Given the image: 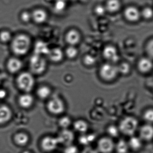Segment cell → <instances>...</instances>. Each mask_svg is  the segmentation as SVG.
<instances>
[{
	"instance_id": "1",
	"label": "cell",
	"mask_w": 153,
	"mask_h": 153,
	"mask_svg": "<svg viewBox=\"0 0 153 153\" xmlns=\"http://www.w3.org/2000/svg\"><path fill=\"white\" fill-rule=\"evenodd\" d=\"M30 45L31 42L29 37L22 34L17 36L13 40L12 49L15 54L23 55L28 52Z\"/></svg>"
},
{
	"instance_id": "2",
	"label": "cell",
	"mask_w": 153,
	"mask_h": 153,
	"mask_svg": "<svg viewBox=\"0 0 153 153\" xmlns=\"http://www.w3.org/2000/svg\"><path fill=\"white\" fill-rule=\"evenodd\" d=\"M120 132L128 136L134 135L138 131L139 123L136 118L132 117H128L123 119L119 126Z\"/></svg>"
},
{
	"instance_id": "3",
	"label": "cell",
	"mask_w": 153,
	"mask_h": 153,
	"mask_svg": "<svg viewBox=\"0 0 153 153\" xmlns=\"http://www.w3.org/2000/svg\"><path fill=\"white\" fill-rule=\"evenodd\" d=\"M17 85L19 88L26 93L32 91L35 85V79L31 74L24 72L21 74L17 78Z\"/></svg>"
},
{
	"instance_id": "4",
	"label": "cell",
	"mask_w": 153,
	"mask_h": 153,
	"mask_svg": "<svg viewBox=\"0 0 153 153\" xmlns=\"http://www.w3.org/2000/svg\"><path fill=\"white\" fill-rule=\"evenodd\" d=\"M46 66V62L42 56L35 54L30 58V66L31 71L35 74H40L44 73Z\"/></svg>"
},
{
	"instance_id": "5",
	"label": "cell",
	"mask_w": 153,
	"mask_h": 153,
	"mask_svg": "<svg viewBox=\"0 0 153 153\" xmlns=\"http://www.w3.org/2000/svg\"><path fill=\"white\" fill-rule=\"evenodd\" d=\"M118 73V67L111 64H104L102 65L100 70V76L103 80L107 81L115 79Z\"/></svg>"
},
{
	"instance_id": "6",
	"label": "cell",
	"mask_w": 153,
	"mask_h": 153,
	"mask_svg": "<svg viewBox=\"0 0 153 153\" xmlns=\"http://www.w3.org/2000/svg\"><path fill=\"white\" fill-rule=\"evenodd\" d=\"M49 112L53 115H58L64 111L65 107L63 102L60 98L54 97L49 100L47 104Z\"/></svg>"
},
{
	"instance_id": "7",
	"label": "cell",
	"mask_w": 153,
	"mask_h": 153,
	"mask_svg": "<svg viewBox=\"0 0 153 153\" xmlns=\"http://www.w3.org/2000/svg\"><path fill=\"white\" fill-rule=\"evenodd\" d=\"M97 148L99 152L111 153L115 149V144L111 137H102L98 141Z\"/></svg>"
},
{
	"instance_id": "8",
	"label": "cell",
	"mask_w": 153,
	"mask_h": 153,
	"mask_svg": "<svg viewBox=\"0 0 153 153\" xmlns=\"http://www.w3.org/2000/svg\"><path fill=\"white\" fill-rule=\"evenodd\" d=\"M124 15L126 19L130 22H137L142 18L141 10L134 6L127 7L124 10Z\"/></svg>"
},
{
	"instance_id": "9",
	"label": "cell",
	"mask_w": 153,
	"mask_h": 153,
	"mask_svg": "<svg viewBox=\"0 0 153 153\" xmlns=\"http://www.w3.org/2000/svg\"><path fill=\"white\" fill-rule=\"evenodd\" d=\"M59 144V141L57 137L52 136L45 137L42 139L41 143L42 149L46 152L54 151Z\"/></svg>"
},
{
	"instance_id": "10",
	"label": "cell",
	"mask_w": 153,
	"mask_h": 153,
	"mask_svg": "<svg viewBox=\"0 0 153 153\" xmlns=\"http://www.w3.org/2000/svg\"><path fill=\"white\" fill-rule=\"evenodd\" d=\"M59 144L67 146L72 144L74 141V135L71 130L67 129H63L57 137Z\"/></svg>"
},
{
	"instance_id": "11",
	"label": "cell",
	"mask_w": 153,
	"mask_h": 153,
	"mask_svg": "<svg viewBox=\"0 0 153 153\" xmlns=\"http://www.w3.org/2000/svg\"><path fill=\"white\" fill-rule=\"evenodd\" d=\"M139 136L143 141L149 142L153 139V126L146 123L139 127Z\"/></svg>"
},
{
	"instance_id": "12",
	"label": "cell",
	"mask_w": 153,
	"mask_h": 153,
	"mask_svg": "<svg viewBox=\"0 0 153 153\" xmlns=\"http://www.w3.org/2000/svg\"><path fill=\"white\" fill-rule=\"evenodd\" d=\"M138 69L141 73L147 74L151 72L153 68V59L149 57H143L138 62Z\"/></svg>"
},
{
	"instance_id": "13",
	"label": "cell",
	"mask_w": 153,
	"mask_h": 153,
	"mask_svg": "<svg viewBox=\"0 0 153 153\" xmlns=\"http://www.w3.org/2000/svg\"><path fill=\"white\" fill-rule=\"evenodd\" d=\"M103 55L105 59L112 62H116L119 59L117 49L111 46H108L104 48Z\"/></svg>"
},
{
	"instance_id": "14",
	"label": "cell",
	"mask_w": 153,
	"mask_h": 153,
	"mask_svg": "<svg viewBox=\"0 0 153 153\" xmlns=\"http://www.w3.org/2000/svg\"><path fill=\"white\" fill-rule=\"evenodd\" d=\"M80 39V33L75 29L69 30L65 36L66 42L71 46L75 45L78 44Z\"/></svg>"
},
{
	"instance_id": "15",
	"label": "cell",
	"mask_w": 153,
	"mask_h": 153,
	"mask_svg": "<svg viewBox=\"0 0 153 153\" xmlns=\"http://www.w3.org/2000/svg\"><path fill=\"white\" fill-rule=\"evenodd\" d=\"M7 69L11 73H16L19 71L22 67L21 61L16 58H10L7 63Z\"/></svg>"
},
{
	"instance_id": "16",
	"label": "cell",
	"mask_w": 153,
	"mask_h": 153,
	"mask_svg": "<svg viewBox=\"0 0 153 153\" xmlns=\"http://www.w3.org/2000/svg\"><path fill=\"white\" fill-rule=\"evenodd\" d=\"M31 14L32 19L36 23L38 24L44 23L46 21L48 18L47 13L43 9H36Z\"/></svg>"
},
{
	"instance_id": "17",
	"label": "cell",
	"mask_w": 153,
	"mask_h": 153,
	"mask_svg": "<svg viewBox=\"0 0 153 153\" xmlns=\"http://www.w3.org/2000/svg\"><path fill=\"white\" fill-rule=\"evenodd\" d=\"M128 142L130 149L136 152L140 151L142 149L143 141L140 137L133 135L130 137Z\"/></svg>"
},
{
	"instance_id": "18",
	"label": "cell",
	"mask_w": 153,
	"mask_h": 153,
	"mask_svg": "<svg viewBox=\"0 0 153 153\" xmlns=\"http://www.w3.org/2000/svg\"><path fill=\"white\" fill-rule=\"evenodd\" d=\"M12 117L10 109L5 106H0V124H4L9 121Z\"/></svg>"
},
{
	"instance_id": "19",
	"label": "cell",
	"mask_w": 153,
	"mask_h": 153,
	"mask_svg": "<svg viewBox=\"0 0 153 153\" xmlns=\"http://www.w3.org/2000/svg\"><path fill=\"white\" fill-rule=\"evenodd\" d=\"M19 102L21 107L24 108H28L32 106L34 102V99L32 95L26 93L20 96L19 98Z\"/></svg>"
},
{
	"instance_id": "20",
	"label": "cell",
	"mask_w": 153,
	"mask_h": 153,
	"mask_svg": "<svg viewBox=\"0 0 153 153\" xmlns=\"http://www.w3.org/2000/svg\"><path fill=\"white\" fill-rule=\"evenodd\" d=\"M48 55L49 59L54 62H61L63 57L62 51L60 48H58L50 49Z\"/></svg>"
},
{
	"instance_id": "21",
	"label": "cell",
	"mask_w": 153,
	"mask_h": 153,
	"mask_svg": "<svg viewBox=\"0 0 153 153\" xmlns=\"http://www.w3.org/2000/svg\"><path fill=\"white\" fill-rule=\"evenodd\" d=\"M105 6L107 11L115 13L120 10L121 3L120 0H108Z\"/></svg>"
},
{
	"instance_id": "22",
	"label": "cell",
	"mask_w": 153,
	"mask_h": 153,
	"mask_svg": "<svg viewBox=\"0 0 153 153\" xmlns=\"http://www.w3.org/2000/svg\"><path fill=\"white\" fill-rule=\"evenodd\" d=\"M50 49L45 42L39 41L36 42L35 46V54L42 56L43 55H48Z\"/></svg>"
},
{
	"instance_id": "23",
	"label": "cell",
	"mask_w": 153,
	"mask_h": 153,
	"mask_svg": "<svg viewBox=\"0 0 153 153\" xmlns=\"http://www.w3.org/2000/svg\"><path fill=\"white\" fill-rule=\"evenodd\" d=\"M115 149L117 153H128L130 148L128 142L124 139H121L115 145Z\"/></svg>"
},
{
	"instance_id": "24",
	"label": "cell",
	"mask_w": 153,
	"mask_h": 153,
	"mask_svg": "<svg viewBox=\"0 0 153 153\" xmlns=\"http://www.w3.org/2000/svg\"><path fill=\"white\" fill-rule=\"evenodd\" d=\"M74 128L76 131L81 134H85L88 130L89 126L86 121L79 120L74 122Z\"/></svg>"
},
{
	"instance_id": "25",
	"label": "cell",
	"mask_w": 153,
	"mask_h": 153,
	"mask_svg": "<svg viewBox=\"0 0 153 153\" xmlns=\"http://www.w3.org/2000/svg\"><path fill=\"white\" fill-rule=\"evenodd\" d=\"M14 141L18 145L25 146L29 141V137L24 133H19L14 137Z\"/></svg>"
},
{
	"instance_id": "26",
	"label": "cell",
	"mask_w": 153,
	"mask_h": 153,
	"mask_svg": "<svg viewBox=\"0 0 153 153\" xmlns=\"http://www.w3.org/2000/svg\"><path fill=\"white\" fill-rule=\"evenodd\" d=\"M37 94L40 99L45 100L51 94V90L47 86H42L38 89Z\"/></svg>"
},
{
	"instance_id": "27",
	"label": "cell",
	"mask_w": 153,
	"mask_h": 153,
	"mask_svg": "<svg viewBox=\"0 0 153 153\" xmlns=\"http://www.w3.org/2000/svg\"><path fill=\"white\" fill-rule=\"evenodd\" d=\"M142 18L150 20L153 18V9L150 6H146L141 10Z\"/></svg>"
},
{
	"instance_id": "28",
	"label": "cell",
	"mask_w": 153,
	"mask_h": 153,
	"mask_svg": "<svg viewBox=\"0 0 153 153\" xmlns=\"http://www.w3.org/2000/svg\"><path fill=\"white\" fill-rule=\"evenodd\" d=\"M107 132L110 137H117L119 135L120 131L119 127H117L114 125L109 126L107 128Z\"/></svg>"
},
{
	"instance_id": "29",
	"label": "cell",
	"mask_w": 153,
	"mask_h": 153,
	"mask_svg": "<svg viewBox=\"0 0 153 153\" xmlns=\"http://www.w3.org/2000/svg\"><path fill=\"white\" fill-rule=\"evenodd\" d=\"M143 117L146 123L153 125V109H149L146 111Z\"/></svg>"
},
{
	"instance_id": "30",
	"label": "cell",
	"mask_w": 153,
	"mask_h": 153,
	"mask_svg": "<svg viewBox=\"0 0 153 153\" xmlns=\"http://www.w3.org/2000/svg\"><path fill=\"white\" fill-rule=\"evenodd\" d=\"M71 119L68 117H62L59 120V125L63 129L68 128L71 126Z\"/></svg>"
},
{
	"instance_id": "31",
	"label": "cell",
	"mask_w": 153,
	"mask_h": 153,
	"mask_svg": "<svg viewBox=\"0 0 153 153\" xmlns=\"http://www.w3.org/2000/svg\"><path fill=\"white\" fill-rule=\"evenodd\" d=\"M77 53L78 51L76 48L73 46L69 47L66 50V55L71 59L75 58L77 56Z\"/></svg>"
},
{
	"instance_id": "32",
	"label": "cell",
	"mask_w": 153,
	"mask_h": 153,
	"mask_svg": "<svg viewBox=\"0 0 153 153\" xmlns=\"http://www.w3.org/2000/svg\"><path fill=\"white\" fill-rule=\"evenodd\" d=\"M12 36L8 31H4L0 33V39L3 43H7L10 41Z\"/></svg>"
},
{
	"instance_id": "33",
	"label": "cell",
	"mask_w": 153,
	"mask_h": 153,
	"mask_svg": "<svg viewBox=\"0 0 153 153\" xmlns=\"http://www.w3.org/2000/svg\"><path fill=\"white\" fill-rule=\"evenodd\" d=\"M66 6L65 0H56L55 4V8L56 10L61 11L65 9Z\"/></svg>"
},
{
	"instance_id": "34",
	"label": "cell",
	"mask_w": 153,
	"mask_h": 153,
	"mask_svg": "<svg viewBox=\"0 0 153 153\" xmlns=\"http://www.w3.org/2000/svg\"><path fill=\"white\" fill-rule=\"evenodd\" d=\"M118 69L119 73H120L123 74H126L128 73V72L129 71L130 67L127 63H123L118 67Z\"/></svg>"
},
{
	"instance_id": "35",
	"label": "cell",
	"mask_w": 153,
	"mask_h": 153,
	"mask_svg": "<svg viewBox=\"0 0 153 153\" xmlns=\"http://www.w3.org/2000/svg\"><path fill=\"white\" fill-rule=\"evenodd\" d=\"M94 10L95 14L98 15H104L106 12L107 11L105 6L101 5V4H98V5H96L94 8Z\"/></svg>"
},
{
	"instance_id": "36",
	"label": "cell",
	"mask_w": 153,
	"mask_h": 153,
	"mask_svg": "<svg viewBox=\"0 0 153 153\" xmlns=\"http://www.w3.org/2000/svg\"><path fill=\"white\" fill-rule=\"evenodd\" d=\"M146 50L148 56L153 60V39L149 41L147 43Z\"/></svg>"
},
{
	"instance_id": "37",
	"label": "cell",
	"mask_w": 153,
	"mask_h": 153,
	"mask_svg": "<svg viewBox=\"0 0 153 153\" xmlns=\"http://www.w3.org/2000/svg\"><path fill=\"white\" fill-rule=\"evenodd\" d=\"M94 137L93 136H82L80 138V142L83 145L88 144L90 142H91L94 140Z\"/></svg>"
},
{
	"instance_id": "38",
	"label": "cell",
	"mask_w": 153,
	"mask_h": 153,
	"mask_svg": "<svg viewBox=\"0 0 153 153\" xmlns=\"http://www.w3.org/2000/svg\"><path fill=\"white\" fill-rule=\"evenodd\" d=\"M78 148L72 144L66 146L64 151V153H78Z\"/></svg>"
},
{
	"instance_id": "39",
	"label": "cell",
	"mask_w": 153,
	"mask_h": 153,
	"mask_svg": "<svg viewBox=\"0 0 153 153\" xmlns=\"http://www.w3.org/2000/svg\"><path fill=\"white\" fill-rule=\"evenodd\" d=\"M21 18L24 22H29L32 19V14L27 11L23 12L21 15Z\"/></svg>"
},
{
	"instance_id": "40",
	"label": "cell",
	"mask_w": 153,
	"mask_h": 153,
	"mask_svg": "<svg viewBox=\"0 0 153 153\" xmlns=\"http://www.w3.org/2000/svg\"><path fill=\"white\" fill-rule=\"evenodd\" d=\"M84 62L86 65H91L95 63V58L91 56L86 55L84 58Z\"/></svg>"
},
{
	"instance_id": "41",
	"label": "cell",
	"mask_w": 153,
	"mask_h": 153,
	"mask_svg": "<svg viewBox=\"0 0 153 153\" xmlns=\"http://www.w3.org/2000/svg\"><path fill=\"white\" fill-rule=\"evenodd\" d=\"M81 153H99V152L91 147H88L84 149Z\"/></svg>"
},
{
	"instance_id": "42",
	"label": "cell",
	"mask_w": 153,
	"mask_h": 153,
	"mask_svg": "<svg viewBox=\"0 0 153 153\" xmlns=\"http://www.w3.org/2000/svg\"><path fill=\"white\" fill-rule=\"evenodd\" d=\"M6 96V91L3 89L0 90V99H3Z\"/></svg>"
},
{
	"instance_id": "43",
	"label": "cell",
	"mask_w": 153,
	"mask_h": 153,
	"mask_svg": "<svg viewBox=\"0 0 153 153\" xmlns=\"http://www.w3.org/2000/svg\"><path fill=\"white\" fill-rule=\"evenodd\" d=\"M2 79V77L1 75L0 74V84H1V82Z\"/></svg>"
},
{
	"instance_id": "44",
	"label": "cell",
	"mask_w": 153,
	"mask_h": 153,
	"mask_svg": "<svg viewBox=\"0 0 153 153\" xmlns=\"http://www.w3.org/2000/svg\"><path fill=\"white\" fill-rule=\"evenodd\" d=\"M23 153H32L31 152H30V151H25V152H23Z\"/></svg>"
}]
</instances>
